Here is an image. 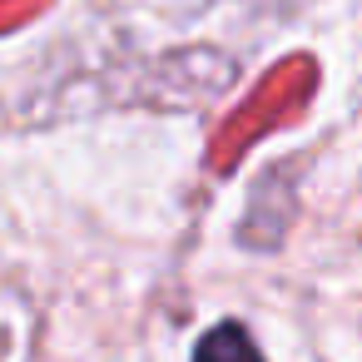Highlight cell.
<instances>
[{
    "label": "cell",
    "mask_w": 362,
    "mask_h": 362,
    "mask_svg": "<svg viewBox=\"0 0 362 362\" xmlns=\"http://www.w3.org/2000/svg\"><path fill=\"white\" fill-rule=\"evenodd\" d=\"M194 362H263V352L253 347V337L238 322H218V327H209L199 337Z\"/></svg>",
    "instance_id": "cell-1"
}]
</instances>
